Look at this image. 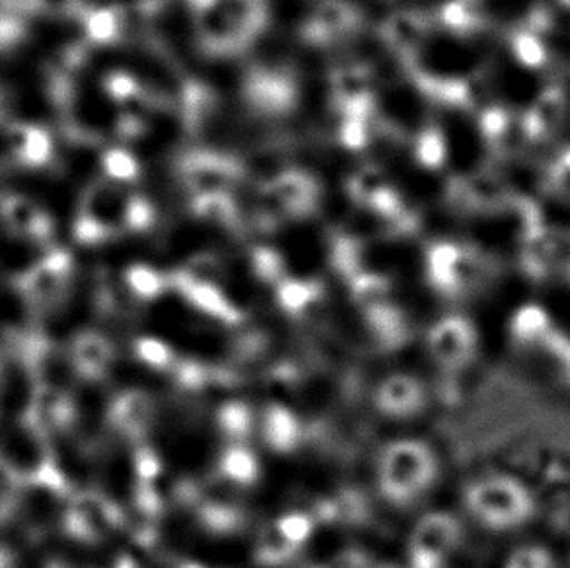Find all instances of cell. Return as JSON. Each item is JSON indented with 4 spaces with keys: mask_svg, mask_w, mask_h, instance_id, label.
Segmentation results:
<instances>
[{
    "mask_svg": "<svg viewBox=\"0 0 570 568\" xmlns=\"http://www.w3.org/2000/svg\"><path fill=\"white\" fill-rule=\"evenodd\" d=\"M0 223L16 238L46 244L53 238L55 223L47 208L23 193L0 195Z\"/></svg>",
    "mask_w": 570,
    "mask_h": 568,
    "instance_id": "obj_9",
    "label": "cell"
},
{
    "mask_svg": "<svg viewBox=\"0 0 570 568\" xmlns=\"http://www.w3.org/2000/svg\"><path fill=\"white\" fill-rule=\"evenodd\" d=\"M429 354L440 369L460 372L470 366L478 353V330L463 315H446L429 331Z\"/></svg>",
    "mask_w": 570,
    "mask_h": 568,
    "instance_id": "obj_7",
    "label": "cell"
},
{
    "mask_svg": "<svg viewBox=\"0 0 570 568\" xmlns=\"http://www.w3.org/2000/svg\"><path fill=\"white\" fill-rule=\"evenodd\" d=\"M277 296L288 314L304 315L322 300V288L312 281L285 278L278 283Z\"/></svg>",
    "mask_w": 570,
    "mask_h": 568,
    "instance_id": "obj_22",
    "label": "cell"
},
{
    "mask_svg": "<svg viewBox=\"0 0 570 568\" xmlns=\"http://www.w3.org/2000/svg\"><path fill=\"white\" fill-rule=\"evenodd\" d=\"M137 354L140 356V361L147 362L155 369L171 370L176 366L174 361V353H171L168 346L156 341V339H142L137 343Z\"/></svg>",
    "mask_w": 570,
    "mask_h": 568,
    "instance_id": "obj_26",
    "label": "cell"
},
{
    "mask_svg": "<svg viewBox=\"0 0 570 568\" xmlns=\"http://www.w3.org/2000/svg\"><path fill=\"white\" fill-rule=\"evenodd\" d=\"M33 18L28 0H0V53H12L30 33Z\"/></svg>",
    "mask_w": 570,
    "mask_h": 568,
    "instance_id": "obj_16",
    "label": "cell"
},
{
    "mask_svg": "<svg viewBox=\"0 0 570 568\" xmlns=\"http://www.w3.org/2000/svg\"><path fill=\"white\" fill-rule=\"evenodd\" d=\"M434 22L436 20L431 16L411 8H390L376 30L385 47L403 61H407L423 46L424 39L429 38Z\"/></svg>",
    "mask_w": 570,
    "mask_h": 568,
    "instance_id": "obj_10",
    "label": "cell"
},
{
    "mask_svg": "<svg viewBox=\"0 0 570 568\" xmlns=\"http://www.w3.org/2000/svg\"><path fill=\"white\" fill-rule=\"evenodd\" d=\"M155 205L139 187L98 177L85 185L75 213V238L80 244H106L155 224Z\"/></svg>",
    "mask_w": 570,
    "mask_h": 568,
    "instance_id": "obj_1",
    "label": "cell"
},
{
    "mask_svg": "<svg viewBox=\"0 0 570 568\" xmlns=\"http://www.w3.org/2000/svg\"><path fill=\"white\" fill-rule=\"evenodd\" d=\"M176 176L189 200L210 195H234L244 184L238 158L203 148H187L176 158Z\"/></svg>",
    "mask_w": 570,
    "mask_h": 568,
    "instance_id": "obj_4",
    "label": "cell"
},
{
    "mask_svg": "<svg viewBox=\"0 0 570 568\" xmlns=\"http://www.w3.org/2000/svg\"><path fill=\"white\" fill-rule=\"evenodd\" d=\"M249 411L246 408H242L238 403H230L223 409L220 413V427L224 432L236 440V444H239V440H244L249 432Z\"/></svg>",
    "mask_w": 570,
    "mask_h": 568,
    "instance_id": "obj_24",
    "label": "cell"
},
{
    "mask_svg": "<svg viewBox=\"0 0 570 568\" xmlns=\"http://www.w3.org/2000/svg\"><path fill=\"white\" fill-rule=\"evenodd\" d=\"M170 283L171 288H176L189 304L199 307L200 312L210 317L228 323L242 320L238 307L232 304V300L223 291V283H193L178 277L176 273L170 275Z\"/></svg>",
    "mask_w": 570,
    "mask_h": 568,
    "instance_id": "obj_14",
    "label": "cell"
},
{
    "mask_svg": "<svg viewBox=\"0 0 570 568\" xmlns=\"http://www.w3.org/2000/svg\"><path fill=\"white\" fill-rule=\"evenodd\" d=\"M262 437L265 444L273 450L288 452L298 444V438H301L298 419L288 409L273 403L263 411Z\"/></svg>",
    "mask_w": 570,
    "mask_h": 568,
    "instance_id": "obj_17",
    "label": "cell"
},
{
    "mask_svg": "<svg viewBox=\"0 0 570 568\" xmlns=\"http://www.w3.org/2000/svg\"><path fill=\"white\" fill-rule=\"evenodd\" d=\"M220 476L238 487H249L259 477V463L247 448L234 444L224 452L220 460Z\"/></svg>",
    "mask_w": 570,
    "mask_h": 568,
    "instance_id": "obj_21",
    "label": "cell"
},
{
    "mask_svg": "<svg viewBox=\"0 0 570 568\" xmlns=\"http://www.w3.org/2000/svg\"><path fill=\"white\" fill-rule=\"evenodd\" d=\"M111 427L132 442L148 437L156 421V403L153 395L142 390L124 392L109 409Z\"/></svg>",
    "mask_w": 570,
    "mask_h": 568,
    "instance_id": "obj_12",
    "label": "cell"
},
{
    "mask_svg": "<svg viewBox=\"0 0 570 568\" xmlns=\"http://www.w3.org/2000/svg\"><path fill=\"white\" fill-rule=\"evenodd\" d=\"M439 477V460L431 445L419 440H397L380 453L379 484L385 499L407 507L421 499Z\"/></svg>",
    "mask_w": 570,
    "mask_h": 568,
    "instance_id": "obj_2",
    "label": "cell"
},
{
    "mask_svg": "<svg viewBox=\"0 0 570 568\" xmlns=\"http://www.w3.org/2000/svg\"><path fill=\"white\" fill-rule=\"evenodd\" d=\"M127 284L131 291L145 300H155L163 294L166 288H170V275H164L147 265H135L127 271Z\"/></svg>",
    "mask_w": 570,
    "mask_h": 568,
    "instance_id": "obj_23",
    "label": "cell"
},
{
    "mask_svg": "<svg viewBox=\"0 0 570 568\" xmlns=\"http://www.w3.org/2000/svg\"><path fill=\"white\" fill-rule=\"evenodd\" d=\"M70 530L86 541H101L124 526V512L98 492L80 494L70 508Z\"/></svg>",
    "mask_w": 570,
    "mask_h": 568,
    "instance_id": "obj_11",
    "label": "cell"
},
{
    "mask_svg": "<svg viewBox=\"0 0 570 568\" xmlns=\"http://www.w3.org/2000/svg\"><path fill=\"white\" fill-rule=\"evenodd\" d=\"M549 315L540 306H525L510 323V335L522 346H543L553 333Z\"/></svg>",
    "mask_w": 570,
    "mask_h": 568,
    "instance_id": "obj_19",
    "label": "cell"
},
{
    "mask_svg": "<svg viewBox=\"0 0 570 568\" xmlns=\"http://www.w3.org/2000/svg\"><path fill=\"white\" fill-rule=\"evenodd\" d=\"M463 538L462 523L446 512L423 516L409 539L413 568H442Z\"/></svg>",
    "mask_w": 570,
    "mask_h": 568,
    "instance_id": "obj_6",
    "label": "cell"
},
{
    "mask_svg": "<svg viewBox=\"0 0 570 568\" xmlns=\"http://www.w3.org/2000/svg\"><path fill=\"white\" fill-rule=\"evenodd\" d=\"M426 273L444 296H462L485 277V255L471 244L436 239L426 247Z\"/></svg>",
    "mask_w": 570,
    "mask_h": 568,
    "instance_id": "obj_5",
    "label": "cell"
},
{
    "mask_svg": "<svg viewBox=\"0 0 570 568\" xmlns=\"http://www.w3.org/2000/svg\"><path fill=\"white\" fill-rule=\"evenodd\" d=\"M465 507L491 530H514L535 515L532 491L510 476H489L471 483L465 491Z\"/></svg>",
    "mask_w": 570,
    "mask_h": 568,
    "instance_id": "obj_3",
    "label": "cell"
},
{
    "mask_svg": "<svg viewBox=\"0 0 570 568\" xmlns=\"http://www.w3.org/2000/svg\"><path fill=\"white\" fill-rule=\"evenodd\" d=\"M301 547L294 546L283 528L275 522L263 526L257 543H255V561L263 567H278L283 562L291 561L298 554Z\"/></svg>",
    "mask_w": 570,
    "mask_h": 568,
    "instance_id": "obj_18",
    "label": "cell"
},
{
    "mask_svg": "<svg viewBox=\"0 0 570 568\" xmlns=\"http://www.w3.org/2000/svg\"><path fill=\"white\" fill-rule=\"evenodd\" d=\"M0 116H2V92H0Z\"/></svg>",
    "mask_w": 570,
    "mask_h": 568,
    "instance_id": "obj_27",
    "label": "cell"
},
{
    "mask_svg": "<svg viewBox=\"0 0 570 568\" xmlns=\"http://www.w3.org/2000/svg\"><path fill=\"white\" fill-rule=\"evenodd\" d=\"M366 320L371 325L372 335L384 349H395L401 343H405V339L409 337L407 322L400 310L392 304L366 312Z\"/></svg>",
    "mask_w": 570,
    "mask_h": 568,
    "instance_id": "obj_20",
    "label": "cell"
},
{
    "mask_svg": "<svg viewBox=\"0 0 570 568\" xmlns=\"http://www.w3.org/2000/svg\"><path fill=\"white\" fill-rule=\"evenodd\" d=\"M116 349L108 337L96 331H82L72 343L75 366L88 380H100L108 374Z\"/></svg>",
    "mask_w": 570,
    "mask_h": 568,
    "instance_id": "obj_15",
    "label": "cell"
},
{
    "mask_svg": "<svg viewBox=\"0 0 570 568\" xmlns=\"http://www.w3.org/2000/svg\"><path fill=\"white\" fill-rule=\"evenodd\" d=\"M8 160L18 168L47 169L57 164V146L51 131L30 121H8L2 129Z\"/></svg>",
    "mask_w": 570,
    "mask_h": 568,
    "instance_id": "obj_8",
    "label": "cell"
},
{
    "mask_svg": "<svg viewBox=\"0 0 570 568\" xmlns=\"http://www.w3.org/2000/svg\"><path fill=\"white\" fill-rule=\"evenodd\" d=\"M553 557L540 546L518 547L504 568H553Z\"/></svg>",
    "mask_w": 570,
    "mask_h": 568,
    "instance_id": "obj_25",
    "label": "cell"
},
{
    "mask_svg": "<svg viewBox=\"0 0 570 568\" xmlns=\"http://www.w3.org/2000/svg\"><path fill=\"white\" fill-rule=\"evenodd\" d=\"M424 388L409 374H392L385 378L376 392V408L393 419H409L424 408Z\"/></svg>",
    "mask_w": 570,
    "mask_h": 568,
    "instance_id": "obj_13",
    "label": "cell"
}]
</instances>
